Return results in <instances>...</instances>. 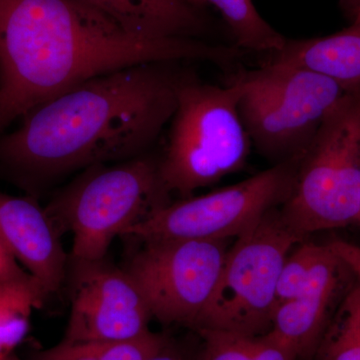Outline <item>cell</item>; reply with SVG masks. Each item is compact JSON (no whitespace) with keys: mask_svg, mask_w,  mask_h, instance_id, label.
Returning a JSON list of instances; mask_svg holds the SVG:
<instances>
[{"mask_svg":"<svg viewBox=\"0 0 360 360\" xmlns=\"http://www.w3.org/2000/svg\"><path fill=\"white\" fill-rule=\"evenodd\" d=\"M1 360H22L20 359H18V356H16L15 354H11V356L6 357V359H1Z\"/></svg>","mask_w":360,"mask_h":360,"instance_id":"cell-27","label":"cell"},{"mask_svg":"<svg viewBox=\"0 0 360 360\" xmlns=\"http://www.w3.org/2000/svg\"><path fill=\"white\" fill-rule=\"evenodd\" d=\"M170 63L111 71L39 104L0 137V162L47 181L143 155L176 110L182 77Z\"/></svg>","mask_w":360,"mask_h":360,"instance_id":"cell-2","label":"cell"},{"mask_svg":"<svg viewBox=\"0 0 360 360\" xmlns=\"http://www.w3.org/2000/svg\"><path fill=\"white\" fill-rule=\"evenodd\" d=\"M158 160L141 155L116 165H92L45 208L73 236L72 262L103 260L113 239L169 203Z\"/></svg>","mask_w":360,"mask_h":360,"instance_id":"cell-4","label":"cell"},{"mask_svg":"<svg viewBox=\"0 0 360 360\" xmlns=\"http://www.w3.org/2000/svg\"><path fill=\"white\" fill-rule=\"evenodd\" d=\"M30 360H103L94 342H70L61 340L58 345L39 350Z\"/></svg>","mask_w":360,"mask_h":360,"instance_id":"cell-20","label":"cell"},{"mask_svg":"<svg viewBox=\"0 0 360 360\" xmlns=\"http://www.w3.org/2000/svg\"><path fill=\"white\" fill-rule=\"evenodd\" d=\"M198 360H298L270 333L248 335L219 329H200Z\"/></svg>","mask_w":360,"mask_h":360,"instance_id":"cell-15","label":"cell"},{"mask_svg":"<svg viewBox=\"0 0 360 360\" xmlns=\"http://www.w3.org/2000/svg\"><path fill=\"white\" fill-rule=\"evenodd\" d=\"M354 25H360V6L359 8H357L356 13L354 14Z\"/></svg>","mask_w":360,"mask_h":360,"instance_id":"cell-26","label":"cell"},{"mask_svg":"<svg viewBox=\"0 0 360 360\" xmlns=\"http://www.w3.org/2000/svg\"><path fill=\"white\" fill-rule=\"evenodd\" d=\"M47 295L39 283L0 281V360L14 354L25 340L33 309Z\"/></svg>","mask_w":360,"mask_h":360,"instance_id":"cell-16","label":"cell"},{"mask_svg":"<svg viewBox=\"0 0 360 360\" xmlns=\"http://www.w3.org/2000/svg\"><path fill=\"white\" fill-rule=\"evenodd\" d=\"M217 7L243 51L274 53L281 51L288 39L276 32L258 13L252 0H205Z\"/></svg>","mask_w":360,"mask_h":360,"instance_id":"cell-17","label":"cell"},{"mask_svg":"<svg viewBox=\"0 0 360 360\" xmlns=\"http://www.w3.org/2000/svg\"><path fill=\"white\" fill-rule=\"evenodd\" d=\"M326 248V245L303 240L295 246V250H291L284 262L277 283L276 309L304 290Z\"/></svg>","mask_w":360,"mask_h":360,"instance_id":"cell-19","label":"cell"},{"mask_svg":"<svg viewBox=\"0 0 360 360\" xmlns=\"http://www.w3.org/2000/svg\"><path fill=\"white\" fill-rule=\"evenodd\" d=\"M347 6L352 9L354 15L360 6V0H345Z\"/></svg>","mask_w":360,"mask_h":360,"instance_id":"cell-24","label":"cell"},{"mask_svg":"<svg viewBox=\"0 0 360 360\" xmlns=\"http://www.w3.org/2000/svg\"><path fill=\"white\" fill-rule=\"evenodd\" d=\"M198 345L191 349L170 338L167 345L149 360H198Z\"/></svg>","mask_w":360,"mask_h":360,"instance_id":"cell-22","label":"cell"},{"mask_svg":"<svg viewBox=\"0 0 360 360\" xmlns=\"http://www.w3.org/2000/svg\"><path fill=\"white\" fill-rule=\"evenodd\" d=\"M354 274L330 245L315 265L309 283L295 298L278 305L269 333L298 360H314L324 331Z\"/></svg>","mask_w":360,"mask_h":360,"instance_id":"cell-11","label":"cell"},{"mask_svg":"<svg viewBox=\"0 0 360 360\" xmlns=\"http://www.w3.org/2000/svg\"><path fill=\"white\" fill-rule=\"evenodd\" d=\"M355 279L336 307L314 360H360V279Z\"/></svg>","mask_w":360,"mask_h":360,"instance_id":"cell-18","label":"cell"},{"mask_svg":"<svg viewBox=\"0 0 360 360\" xmlns=\"http://www.w3.org/2000/svg\"><path fill=\"white\" fill-rule=\"evenodd\" d=\"M302 155L212 193L169 202L132 225L124 236L141 241L236 238L285 202Z\"/></svg>","mask_w":360,"mask_h":360,"instance_id":"cell-8","label":"cell"},{"mask_svg":"<svg viewBox=\"0 0 360 360\" xmlns=\"http://www.w3.org/2000/svg\"><path fill=\"white\" fill-rule=\"evenodd\" d=\"M359 222H360V219H359Z\"/></svg>","mask_w":360,"mask_h":360,"instance_id":"cell-28","label":"cell"},{"mask_svg":"<svg viewBox=\"0 0 360 360\" xmlns=\"http://www.w3.org/2000/svg\"><path fill=\"white\" fill-rule=\"evenodd\" d=\"M304 239L284 224L278 208L234 238L212 300L193 330L269 333L281 269L291 250Z\"/></svg>","mask_w":360,"mask_h":360,"instance_id":"cell-7","label":"cell"},{"mask_svg":"<svg viewBox=\"0 0 360 360\" xmlns=\"http://www.w3.org/2000/svg\"><path fill=\"white\" fill-rule=\"evenodd\" d=\"M72 264L70 314L63 340H129L150 330V310L127 271L105 258Z\"/></svg>","mask_w":360,"mask_h":360,"instance_id":"cell-10","label":"cell"},{"mask_svg":"<svg viewBox=\"0 0 360 360\" xmlns=\"http://www.w3.org/2000/svg\"><path fill=\"white\" fill-rule=\"evenodd\" d=\"M146 39H200L205 22L184 0H82Z\"/></svg>","mask_w":360,"mask_h":360,"instance_id":"cell-13","label":"cell"},{"mask_svg":"<svg viewBox=\"0 0 360 360\" xmlns=\"http://www.w3.org/2000/svg\"><path fill=\"white\" fill-rule=\"evenodd\" d=\"M284 224L307 238L360 219V85L348 90L300 158Z\"/></svg>","mask_w":360,"mask_h":360,"instance_id":"cell-5","label":"cell"},{"mask_svg":"<svg viewBox=\"0 0 360 360\" xmlns=\"http://www.w3.org/2000/svg\"><path fill=\"white\" fill-rule=\"evenodd\" d=\"M241 56L200 39L139 37L82 0H0V131L111 71L180 60L229 68Z\"/></svg>","mask_w":360,"mask_h":360,"instance_id":"cell-1","label":"cell"},{"mask_svg":"<svg viewBox=\"0 0 360 360\" xmlns=\"http://www.w3.org/2000/svg\"><path fill=\"white\" fill-rule=\"evenodd\" d=\"M231 239H160L142 246L123 267L153 319L191 330L219 283Z\"/></svg>","mask_w":360,"mask_h":360,"instance_id":"cell-9","label":"cell"},{"mask_svg":"<svg viewBox=\"0 0 360 360\" xmlns=\"http://www.w3.org/2000/svg\"><path fill=\"white\" fill-rule=\"evenodd\" d=\"M329 245L345 260V264L354 272V276L360 279V246L350 245L343 241H333Z\"/></svg>","mask_w":360,"mask_h":360,"instance_id":"cell-23","label":"cell"},{"mask_svg":"<svg viewBox=\"0 0 360 360\" xmlns=\"http://www.w3.org/2000/svg\"><path fill=\"white\" fill-rule=\"evenodd\" d=\"M269 56L264 63L304 68L354 89L360 85V25L328 37L288 40Z\"/></svg>","mask_w":360,"mask_h":360,"instance_id":"cell-14","label":"cell"},{"mask_svg":"<svg viewBox=\"0 0 360 360\" xmlns=\"http://www.w3.org/2000/svg\"><path fill=\"white\" fill-rule=\"evenodd\" d=\"M233 80L251 144L274 165L302 155L349 90L314 71L266 63Z\"/></svg>","mask_w":360,"mask_h":360,"instance_id":"cell-6","label":"cell"},{"mask_svg":"<svg viewBox=\"0 0 360 360\" xmlns=\"http://www.w3.org/2000/svg\"><path fill=\"white\" fill-rule=\"evenodd\" d=\"M238 82L226 86L181 78L158 172L167 193L181 198L243 169L251 144L238 111Z\"/></svg>","mask_w":360,"mask_h":360,"instance_id":"cell-3","label":"cell"},{"mask_svg":"<svg viewBox=\"0 0 360 360\" xmlns=\"http://www.w3.org/2000/svg\"><path fill=\"white\" fill-rule=\"evenodd\" d=\"M184 1L188 2L189 4L196 7H200L206 4L205 0H184Z\"/></svg>","mask_w":360,"mask_h":360,"instance_id":"cell-25","label":"cell"},{"mask_svg":"<svg viewBox=\"0 0 360 360\" xmlns=\"http://www.w3.org/2000/svg\"><path fill=\"white\" fill-rule=\"evenodd\" d=\"M0 281H18V283H39L30 276L20 262L15 259L6 243L0 238Z\"/></svg>","mask_w":360,"mask_h":360,"instance_id":"cell-21","label":"cell"},{"mask_svg":"<svg viewBox=\"0 0 360 360\" xmlns=\"http://www.w3.org/2000/svg\"><path fill=\"white\" fill-rule=\"evenodd\" d=\"M0 238L47 295L61 288L68 257L45 210L30 198L0 193Z\"/></svg>","mask_w":360,"mask_h":360,"instance_id":"cell-12","label":"cell"}]
</instances>
